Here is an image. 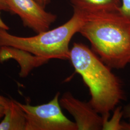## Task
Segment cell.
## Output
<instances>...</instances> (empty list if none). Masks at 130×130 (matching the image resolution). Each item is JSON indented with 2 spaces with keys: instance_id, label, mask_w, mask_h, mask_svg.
<instances>
[{
  "instance_id": "cell-15",
  "label": "cell",
  "mask_w": 130,
  "mask_h": 130,
  "mask_svg": "<svg viewBox=\"0 0 130 130\" xmlns=\"http://www.w3.org/2000/svg\"><path fill=\"white\" fill-rule=\"evenodd\" d=\"M36 2H37L39 5H41L43 7L45 8V7L46 5L49 2V0H35Z\"/></svg>"
},
{
  "instance_id": "cell-2",
  "label": "cell",
  "mask_w": 130,
  "mask_h": 130,
  "mask_svg": "<svg viewBox=\"0 0 130 130\" xmlns=\"http://www.w3.org/2000/svg\"><path fill=\"white\" fill-rule=\"evenodd\" d=\"M69 60L88 88L91 95L89 102L102 117L104 122L107 121L110 112L125 98L121 79L83 43L73 44Z\"/></svg>"
},
{
  "instance_id": "cell-7",
  "label": "cell",
  "mask_w": 130,
  "mask_h": 130,
  "mask_svg": "<svg viewBox=\"0 0 130 130\" xmlns=\"http://www.w3.org/2000/svg\"><path fill=\"white\" fill-rule=\"evenodd\" d=\"M26 125V115L19 102L9 99L0 122V130H25Z\"/></svg>"
},
{
  "instance_id": "cell-6",
  "label": "cell",
  "mask_w": 130,
  "mask_h": 130,
  "mask_svg": "<svg viewBox=\"0 0 130 130\" xmlns=\"http://www.w3.org/2000/svg\"><path fill=\"white\" fill-rule=\"evenodd\" d=\"M59 102L61 107L74 118L78 130H102L103 118L89 101H81L67 92L59 98Z\"/></svg>"
},
{
  "instance_id": "cell-11",
  "label": "cell",
  "mask_w": 130,
  "mask_h": 130,
  "mask_svg": "<svg viewBox=\"0 0 130 130\" xmlns=\"http://www.w3.org/2000/svg\"><path fill=\"white\" fill-rule=\"evenodd\" d=\"M9 99L0 95V121L4 118Z\"/></svg>"
},
{
  "instance_id": "cell-12",
  "label": "cell",
  "mask_w": 130,
  "mask_h": 130,
  "mask_svg": "<svg viewBox=\"0 0 130 130\" xmlns=\"http://www.w3.org/2000/svg\"><path fill=\"white\" fill-rule=\"evenodd\" d=\"M123 117L127 119L130 123V103L127 104L122 108Z\"/></svg>"
},
{
  "instance_id": "cell-3",
  "label": "cell",
  "mask_w": 130,
  "mask_h": 130,
  "mask_svg": "<svg viewBox=\"0 0 130 130\" xmlns=\"http://www.w3.org/2000/svg\"><path fill=\"white\" fill-rule=\"evenodd\" d=\"M73 10V15L67 22L34 36H17L0 28V48L11 47L48 61L53 59L70 60V42L79 32L84 19L83 12Z\"/></svg>"
},
{
  "instance_id": "cell-9",
  "label": "cell",
  "mask_w": 130,
  "mask_h": 130,
  "mask_svg": "<svg viewBox=\"0 0 130 130\" xmlns=\"http://www.w3.org/2000/svg\"><path fill=\"white\" fill-rule=\"evenodd\" d=\"M114 113L111 119L104 122L102 130H130V123L121 122L123 117L122 107H117L113 110Z\"/></svg>"
},
{
  "instance_id": "cell-13",
  "label": "cell",
  "mask_w": 130,
  "mask_h": 130,
  "mask_svg": "<svg viewBox=\"0 0 130 130\" xmlns=\"http://www.w3.org/2000/svg\"><path fill=\"white\" fill-rule=\"evenodd\" d=\"M3 11L10 12L9 7L6 0H0V13Z\"/></svg>"
},
{
  "instance_id": "cell-5",
  "label": "cell",
  "mask_w": 130,
  "mask_h": 130,
  "mask_svg": "<svg viewBox=\"0 0 130 130\" xmlns=\"http://www.w3.org/2000/svg\"><path fill=\"white\" fill-rule=\"evenodd\" d=\"M11 13L17 14L24 26L37 34L49 29L56 14L47 12L35 0H6Z\"/></svg>"
},
{
  "instance_id": "cell-4",
  "label": "cell",
  "mask_w": 130,
  "mask_h": 130,
  "mask_svg": "<svg viewBox=\"0 0 130 130\" xmlns=\"http://www.w3.org/2000/svg\"><path fill=\"white\" fill-rule=\"evenodd\" d=\"M60 94L57 92L49 102L35 106L18 102L26 115L25 130H78L76 123L62 111Z\"/></svg>"
},
{
  "instance_id": "cell-1",
  "label": "cell",
  "mask_w": 130,
  "mask_h": 130,
  "mask_svg": "<svg viewBox=\"0 0 130 130\" xmlns=\"http://www.w3.org/2000/svg\"><path fill=\"white\" fill-rule=\"evenodd\" d=\"M79 30L91 49L110 68L123 69L130 64V20L119 11L84 13Z\"/></svg>"
},
{
  "instance_id": "cell-14",
  "label": "cell",
  "mask_w": 130,
  "mask_h": 130,
  "mask_svg": "<svg viewBox=\"0 0 130 130\" xmlns=\"http://www.w3.org/2000/svg\"><path fill=\"white\" fill-rule=\"evenodd\" d=\"M0 28L7 30H8L9 29V27L4 22V21L1 18V16H0Z\"/></svg>"
},
{
  "instance_id": "cell-8",
  "label": "cell",
  "mask_w": 130,
  "mask_h": 130,
  "mask_svg": "<svg viewBox=\"0 0 130 130\" xmlns=\"http://www.w3.org/2000/svg\"><path fill=\"white\" fill-rule=\"evenodd\" d=\"M73 8L86 13L119 11L121 0H69Z\"/></svg>"
},
{
  "instance_id": "cell-10",
  "label": "cell",
  "mask_w": 130,
  "mask_h": 130,
  "mask_svg": "<svg viewBox=\"0 0 130 130\" xmlns=\"http://www.w3.org/2000/svg\"><path fill=\"white\" fill-rule=\"evenodd\" d=\"M119 13L130 20V0H121Z\"/></svg>"
}]
</instances>
